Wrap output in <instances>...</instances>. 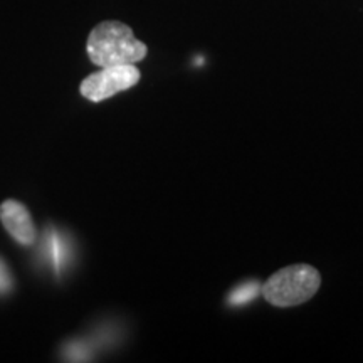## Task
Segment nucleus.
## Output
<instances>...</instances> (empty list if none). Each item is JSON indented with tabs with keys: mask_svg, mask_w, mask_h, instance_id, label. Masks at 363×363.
Returning a JSON list of instances; mask_svg holds the SVG:
<instances>
[{
	"mask_svg": "<svg viewBox=\"0 0 363 363\" xmlns=\"http://www.w3.org/2000/svg\"><path fill=\"white\" fill-rule=\"evenodd\" d=\"M86 51L93 65L108 67L136 65L143 61L148 49L123 22L104 21L91 30Z\"/></svg>",
	"mask_w": 363,
	"mask_h": 363,
	"instance_id": "1",
	"label": "nucleus"
},
{
	"mask_svg": "<svg viewBox=\"0 0 363 363\" xmlns=\"http://www.w3.org/2000/svg\"><path fill=\"white\" fill-rule=\"evenodd\" d=\"M321 286V276L316 267L305 262L286 266L271 276L261 286V293L267 303L278 308L303 305L315 296Z\"/></svg>",
	"mask_w": 363,
	"mask_h": 363,
	"instance_id": "2",
	"label": "nucleus"
},
{
	"mask_svg": "<svg viewBox=\"0 0 363 363\" xmlns=\"http://www.w3.org/2000/svg\"><path fill=\"white\" fill-rule=\"evenodd\" d=\"M140 78H142V74L135 65L108 66L101 67V71L89 74L81 83L79 91L86 99L99 103L115 96L121 91L133 88L135 84H138Z\"/></svg>",
	"mask_w": 363,
	"mask_h": 363,
	"instance_id": "3",
	"label": "nucleus"
},
{
	"mask_svg": "<svg viewBox=\"0 0 363 363\" xmlns=\"http://www.w3.org/2000/svg\"><path fill=\"white\" fill-rule=\"evenodd\" d=\"M0 220L7 233L12 235L21 246H30L35 242L38 233L29 211L17 201H6L0 206Z\"/></svg>",
	"mask_w": 363,
	"mask_h": 363,
	"instance_id": "4",
	"label": "nucleus"
},
{
	"mask_svg": "<svg viewBox=\"0 0 363 363\" xmlns=\"http://www.w3.org/2000/svg\"><path fill=\"white\" fill-rule=\"evenodd\" d=\"M69 244L65 235L59 234L56 229H49L43 242V254L57 274H61L69 262Z\"/></svg>",
	"mask_w": 363,
	"mask_h": 363,
	"instance_id": "5",
	"label": "nucleus"
},
{
	"mask_svg": "<svg viewBox=\"0 0 363 363\" xmlns=\"http://www.w3.org/2000/svg\"><path fill=\"white\" fill-rule=\"evenodd\" d=\"M13 279L4 259H0V294H7L12 289Z\"/></svg>",
	"mask_w": 363,
	"mask_h": 363,
	"instance_id": "6",
	"label": "nucleus"
}]
</instances>
